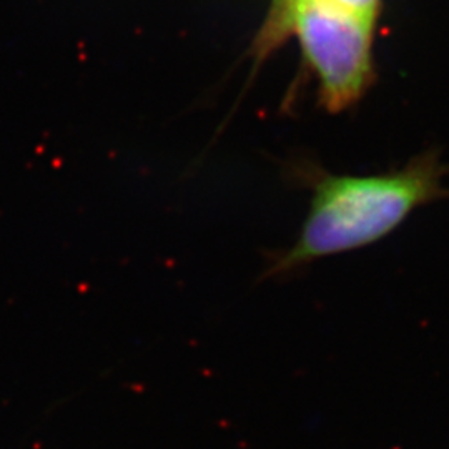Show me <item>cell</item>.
Instances as JSON below:
<instances>
[{
    "mask_svg": "<svg viewBox=\"0 0 449 449\" xmlns=\"http://www.w3.org/2000/svg\"><path fill=\"white\" fill-rule=\"evenodd\" d=\"M444 166L433 153L379 175H321L296 245L274 263L271 277L323 256L358 250L396 230L416 208L444 198Z\"/></svg>",
    "mask_w": 449,
    "mask_h": 449,
    "instance_id": "cell-1",
    "label": "cell"
},
{
    "mask_svg": "<svg viewBox=\"0 0 449 449\" xmlns=\"http://www.w3.org/2000/svg\"><path fill=\"white\" fill-rule=\"evenodd\" d=\"M374 28L376 20L333 0H273L253 52L265 58L296 35L318 80L321 103L341 112L356 103L374 79Z\"/></svg>",
    "mask_w": 449,
    "mask_h": 449,
    "instance_id": "cell-2",
    "label": "cell"
},
{
    "mask_svg": "<svg viewBox=\"0 0 449 449\" xmlns=\"http://www.w3.org/2000/svg\"><path fill=\"white\" fill-rule=\"evenodd\" d=\"M339 5H344L351 10L358 12L368 19H373L378 22V14H379V0H333Z\"/></svg>",
    "mask_w": 449,
    "mask_h": 449,
    "instance_id": "cell-3",
    "label": "cell"
}]
</instances>
